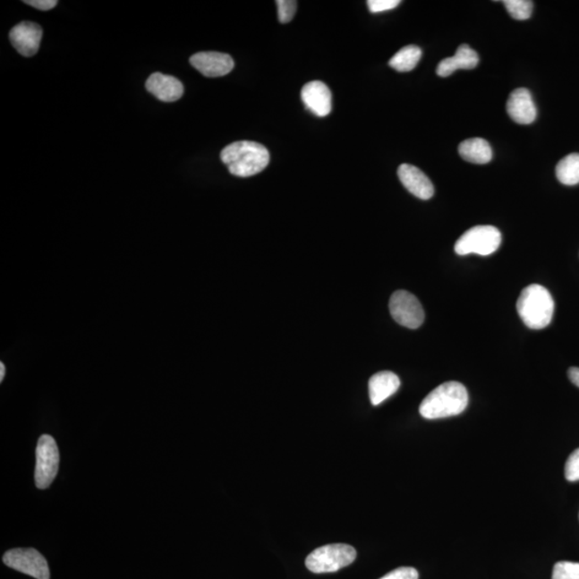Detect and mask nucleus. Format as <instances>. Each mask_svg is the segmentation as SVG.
I'll list each match as a JSON object with an SVG mask.
<instances>
[{
    "label": "nucleus",
    "instance_id": "2",
    "mask_svg": "<svg viewBox=\"0 0 579 579\" xmlns=\"http://www.w3.org/2000/svg\"><path fill=\"white\" fill-rule=\"evenodd\" d=\"M468 404L467 388L462 383L446 382L427 395L420 405V413L427 420L450 418L463 413Z\"/></svg>",
    "mask_w": 579,
    "mask_h": 579
},
{
    "label": "nucleus",
    "instance_id": "9",
    "mask_svg": "<svg viewBox=\"0 0 579 579\" xmlns=\"http://www.w3.org/2000/svg\"><path fill=\"white\" fill-rule=\"evenodd\" d=\"M42 29L34 21H21L10 31V41L21 55L31 57L39 51Z\"/></svg>",
    "mask_w": 579,
    "mask_h": 579
},
{
    "label": "nucleus",
    "instance_id": "22",
    "mask_svg": "<svg viewBox=\"0 0 579 579\" xmlns=\"http://www.w3.org/2000/svg\"><path fill=\"white\" fill-rule=\"evenodd\" d=\"M278 18L281 23H289L296 13L297 3L294 0H277Z\"/></svg>",
    "mask_w": 579,
    "mask_h": 579
},
{
    "label": "nucleus",
    "instance_id": "8",
    "mask_svg": "<svg viewBox=\"0 0 579 579\" xmlns=\"http://www.w3.org/2000/svg\"><path fill=\"white\" fill-rule=\"evenodd\" d=\"M4 565L15 571L24 573L36 579H50L47 561L34 549H14L8 550L3 558Z\"/></svg>",
    "mask_w": 579,
    "mask_h": 579
},
{
    "label": "nucleus",
    "instance_id": "20",
    "mask_svg": "<svg viewBox=\"0 0 579 579\" xmlns=\"http://www.w3.org/2000/svg\"><path fill=\"white\" fill-rule=\"evenodd\" d=\"M503 4L512 18L517 21L528 20L532 14L533 3L529 0H506Z\"/></svg>",
    "mask_w": 579,
    "mask_h": 579
},
{
    "label": "nucleus",
    "instance_id": "6",
    "mask_svg": "<svg viewBox=\"0 0 579 579\" xmlns=\"http://www.w3.org/2000/svg\"><path fill=\"white\" fill-rule=\"evenodd\" d=\"M35 481L38 489L47 490L58 473L59 451L57 443L50 435H43L36 450Z\"/></svg>",
    "mask_w": 579,
    "mask_h": 579
},
{
    "label": "nucleus",
    "instance_id": "23",
    "mask_svg": "<svg viewBox=\"0 0 579 579\" xmlns=\"http://www.w3.org/2000/svg\"><path fill=\"white\" fill-rule=\"evenodd\" d=\"M566 479L570 481H579V448L567 458L565 469Z\"/></svg>",
    "mask_w": 579,
    "mask_h": 579
},
{
    "label": "nucleus",
    "instance_id": "19",
    "mask_svg": "<svg viewBox=\"0 0 579 579\" xmlns=\"http://www.w3.org/2000/svg\"><path fill=\"white\" fill-rule=\"evenodd\" d=\"M556 175L564 185H577L579 183V154H571L565 157L557 165Z\"/></svg>",
    "mask_w": 579,
    "mask_h": 579
},
{
    "label": "nucleus",
    "instance_id": "1",
    "mask_svg": "<svg viewBox=\"0 0 579 579\" xmlns=\"http://www.w3.org/2000/svg\"><path fill=\"white\" fill-rule=\"evenodd\" d=\"M220 158L228 166L231 175L251 177L259 175L269 164L268 150L252 140H238L221 151Z\"/></svg>",
    "mask_w": 579,
    "mask_h": 579
},
{
    "label": "nucleus",
    "instance_id": "7",
    "mask_svg": "<svg viewBox=\"0 0 579 579\" xmlns=\"http://www.w3.org/2000/svg\"><path fill=\"white\" fill-rule=\"evenodd\" d=\"M389 311L395 321L411 329L419 328L425 320V312L420 301L408 291L395 292L389 300Z\"/></svg>",
    "mask_w": 579,
    "mask_h": 579
},
{
    "label": "nucleus",
    "instance_id": "13",
    "mask_svg": "<svg viewBox=\"0 0 579 579\" xmlns=\"http://www.w3.org/2000/svg\"><path fill=\"white\" fill-rule=\"evenodd\" d=\"M398 177L404 188L416 198L430 200L434 196V185L429 176H426L419 167L402 165L398 169Z\"/></svg>",
    "mask_w": 579,
    "mask_h": 579
},
{
    "label": "nucleus",
    "instance_id": "25",
    "mask_svg": "<svg viewBox=\"0 0 579 579\" xmlns=\"http://www.w3.org/2000/svg\"><path fill=\"white\" fill-rule=\"evenodd\" d=\"M380 579H419V572L414 567L402 566L387 573Z\"/></svg>",
    "mask_w": 579,
    "mask_h": 579
},
{
    "label": "nucleus",
    "instance_id": "28",
    "mask_svg": "<svg viewBox=\"0 0 579 579\" xmlns=\"http://www.w3.org/2000/svg\"><path fill=\"white\" fill-rule=\"evenodd\" d=\"M4 375H5V367L4 365V362H2V364H0V381L4 380Z\"/></svg>",
    "mask_w": 579,
    "mask_h": 579
},
{
    "label": "nucleus",
    "instance_id": "18",
    "mask_svg": "<svg viewBox=\"0 0 579 579\" xmlns=\"http://www.w3.org/2000/svg\"><path fill=\"white\" fill-rule=\"evenodd\" d=\"M421 57V50L419 47L408 46L395 54L388 64L398 72H409L416 67Z\"/></svg>",
    "mask_w": 579,
    "mask_h": 579
},
{
    "label": "nucleus",
    "instance_id": "4",
    "mask_svg": "<svg viewBox=\"0 0 579 579\" xmlns=\"http://www.w3.org/2000/svg\"><path fill=\"white\" fill-rule=\"evenodd\" d=\"M356 550L347 544H329L312 551L307 557V569L316 575L337 572L353 564Z\"/></svg>",
    "mask_w": 579,
    "mask_h": 579
},
{
    "label": "nucleus",
    "instance_id": "27",
    "mask_svg": "<svg viewBox=\"0 0 579 579\" xmlns=\"http://www.w3.org/2000/svg\"><path fill=\"white\" fill-rule=\"evenodd\" d=\"M567 375H569L570 380L575 386L579 387V368L578 367H572L569 370V372H567Z\"/></svg>",
    "mask_w": 579,
    "mask_h": 579
},
{
    "label": "nucleus",
    "instance_id": "10",
    "mask_svg": "<svg viewBox=\"0 0 579 579\" xmlns=\"http://www.w3.org/2000/svg\"><path fill=\"white\" fill-rule=\"evenodd\" d=\"M193 68L208 78L224 77L234 68V61L228 54L219 52H201L191 57Z\"/></svg>",
    "mask_w": 579,
    "mask_h": 579
},
{
    "label": "nucleus",
    "instance_id": "3",
    "mask_svg": "<svg viewBox=\"0 0 579 579\" xmlns=\"http://www.w3.org/2000/svg\"><path fill=\"white\" fill-rule=\"evenodd\" d=\"M517 311L526 327L542 329L549 326L555 311V302L548 289L540 285H528L517 301Z\"/></svg>",
    "mask_w": 579,
    "mask_h": 579
},
{
    "label": "nucleus",
    "instance_id": "17",
    "mask_svg": "<svg viewBox=\"0 0 579 579\" xmlns=\"http://www.w3.org/2000/svg\"><path fill=\"white\" fill-rule=\"evenodd\" d=\"M459 155L471 164L485 165L492 158V150L484 139L475 138L464 140L458 148Z\"/></svg>",
    "mask_w": 579,
    "mask_h": 579
},
{
    "label": "nucleus",
    "instance_id": "5",
    "mask_svg": "<svg viewBox=\"0 0 579 579\" xmlns=\"http://www.w3.org/2000/svg\"><path fill=\"white\" fill-rule=\"evenodd\" d=\"M501 240V233L495 226H473L459 237L456 243V251L459 256L471 253L490 256L499 249Z\"/></svg>",
    "mask_w": 579,
    "mask_h": 579
},
{
    "label": "nucleus",
    "instance_id": "12",
    "mask_svg": "<svg viewBox=\"0 0 579 579\" xmlns=\"http://www.w3.org/2000/svg\"><path fill=\"white\" fill-rule=\"evenodd\" d=\"M507 115L519 124H530L537 118V106L527 89L512 91L507 104Z\"/></svg>",
    "mask_w": 579,
    "mask_h": 579
},
{
    "label": "nucleus",
    "instance_id": "21",
    "mask_svg": "<svg viewBox=\"0 0 579 579\" xmlns=\"http://www.w3.org/2000/svg\"><path fill=\"white\" fill-rule=\"evenodd\" d=\"M551 579H579L578 562L560 561L556 564Z\"/></svg>",
    "mask_w": 579,
    "mask_h": 579
},
{
    "label": "nucleus",
    "instance_id": "14",
    "mask_svg": "<svg viewBox=\"0 0 579 579\" xmlns=\"http://www.w3.org/2000/svg\"><path fill=\"white\" fill-rule=\"evenodd\" d=\"M145 86L146 89L157 99L165 102L180 100L183 95V85L180 80L172 77V75L153 73L146 81Z\"/></svg>",
    "mask_w": 579,
    "mask_h": 579
},
{
    "label": "nucleus",
    "instance_id": "11",
    "mask_svg": "<svg viewBox=\"0 0 579 579\" xmlns=\"http://www.w3.org/2000/svg\"><path fill=\"white\" fill-rule=\"evenodd\" d=\"M302 100L307 109L319 117L328 116L332 112V93L320 81H312L302 89Z\"/></svg>",
    "mask_w": 579,
    "mask_h": 579
},
{
    "label": "nucleus",
    "instance_id": "16",
    "mask_svg": "<svg viewBox=\"0 0 579 579\" xmlns=\"http://www.w3.org/2000/svg\"><path fill=\"white\" fill-rule=\"evenodd\" d=\"M400 380L392 371L376 373L370 380V397L373 405L380 404L398 391Z\"/></svg>",
    "mask_w": 579,
    "mask_h": 579
},
{
    "label": "nucleus",
    "instance_id": "15",
    "mask_svg": "<svg viewBox=\"0 0 579 579\" xmlns=\"http://www.w3.org/2000/svg\"><path fill=\"white\" fill-rule=\"evenodd\" d=\"M480 58L478 53L467 45H462L453 57L443 59L437 68L439 77L447 78L459 69L470 70L478 66Z\"/></svg>",
    "mask_w": 579,
    "mask_h": 579
},
{
    "label": "nucleus",
    "instance_id": "24",
    "mask_svg": "<svg viewBox=\"0 0 579 579\" xmlns=\"http://www.w3.org/2000/svg\"><path fill=\"white\" fill-rule=\"evenodd\" d=\"M400 4L399 0H368L367 5L371 13H380L384 11L396 8Z\"/></svg>",
    "mask_w": 579,
    "mask_h": 579
},
{
    "label": "nucleus",
    "instance_id": "26",
    "mask_svg": "<svg viewBox=\"0 0 579 579\" xmlns=\"http://www.w3.org/2000/svg\"><path fill=\"white\" fill-rule=\"evenodd\" d=\"M27 4L31 5V7L47 11L56 7L57 2L55 0H29V2H24Z\"/></svg>",
    "mask_w": 579,
    "mask_h": 579
}]
</instances>
